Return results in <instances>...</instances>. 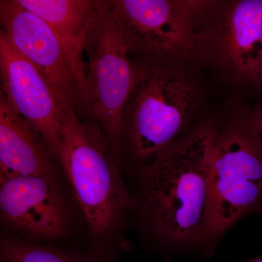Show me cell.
Returning <instances> with one entry per match:
<instances>
[{
    "label": "cell",
    "mask_w": 262,
    "mask_h": 262,
    "mask_svg": "<svg viewBox=\"0 0 262 262\" xmlns=\"http://www.w3.org/2000/svg\"><path fill=\"white\" fill-rule=\"evenodd\" d=\"M217 133L199 127L134 171L132 210L154 251L202 258L208 178Z\"/></svg>",
    "instance_id": "cell-1"
},
{
    "label": "cell",
    "mask_w": 262,
    "mask_h": 262,
    "mask_svg": "<svg viewBox=\"0 0 262 262\" xmlns=\"http://www.w3.org/2000/svg\"><path fill=\"white\" fill-rule=\"evenodd\" d=\"M57 160L83 213L90 248L117 256L130 250L125 233L132 196L98 122L82 121L74 110H66Z\"/></svg>",
    "instance_id": "cell-2"
},
{
    "label": "cell",
    "mask_w": 262,
    "mask_h": 262,
    "mask_svg": "<svg viewBox=\"0 0 262 262\" xmlns=\"http://www.w3.org/2000/svg\"><path fill=\"white\" fill-rule=\"evenodd\" d=\"M196 105L192 86L161 64L134 67V81L122 115V151L135 170L145 166L187 133Z\"/></svg>",
    "instance_id": "cell-3"
},
{
    "label": "cell",
    "mask_w": 262,
    "mask_h": 262,
    "mask_svg": "<svg viewBox=\"0 0 262 262\" xmlns=\"http://www.w3.org/2000/svg\"><path fill=\"white\" fill-rule=\"evenodd\" d=\"M261 211V136L251 125L217 134L208 178L202 258H211L224 236L239 220Z\"/></svg>",
    "instance_id": "cell-4"
},
{
    "label": "cell",
    "mask_w": 262,
    "mask_h": 262,
    "mask_svg": "<svg viewBox=\"0 0 262 262\" xmlns=\"http://www.w3.org/2000/svg\"><path fill=\"white\" fill-rule=\"evenodd\" d=\"M84 52L88 57L85 87L89 113L107 138L119 166L125 168L122 115L132 88L134 67L112 17L108 1H99L97 15L88 32Z\"/></svg>",
    "instance_id": "cell-5"
},
{
    "label": "cell",
    "mask_w": 262,
    "mask_h": 262,
    "mask_svg": "<svg viewBox=\"0 0 262 262\" xmlns=\"http://www.w3.org/2000/svg\"><path fill=\"white\" fill-rule=\"evenodd\" d=\"M110 13L128 52L159 57L196 54L194 24L210 5L192 0H112Z\"/></svg>",
    "instance_id": "cell-6"
},
{
    "label": "cell",
    "mask_w": 262,
    "mask_h": 262,
    "mask_svg": "<svg viewBox=\"0 0 262 262\" xmlns=\"http://www.w3.org/2000/svg\"><path fill=\"white\" fill-rule=\"evenodd\" d=\"M0 22L13 47L42 73L62 101L77 115L89 111L68 53L51 27L18 0L0 1Z\"/></svg>",
    "instance_id": "cell-7"
},
{
    "label": "cell",
    "mask_w": 262,
    "mask_h": 262,
    "mask_svg": "<svg viewBox=\"0 0 262 262\" xmlns=\"http://www.w3.org/2000/svg\"><path fill=\"white\" fill-rule=\"evenodd\" d=\"M0 77L1 94L42 135L57 160L62 119L65 110L71 108L42 73L17 51L3 31L0 32Z\"/></svg>",
    "instance_id": "cell-8"
},
{
    "label": "cell",
    "mask_w": 262,
    "mask_h": 262,
    "mask_svg": "<svg viewBox=\"0 0 262 262\" xmlns=\"http://www.w3.org/2000/svg\"><path fill=\"white\" fill-rule=\"evenodd\" d=\"M1 218L29 241L64 237L69 220L56 176L0 177Z\"/></svg>",
    "instance_id": "cell-9"
},
{
    "label": "cell",
    "mask_w": 262,
    "mask_h": 262,
    "mask_svg": "<svg viewBox=\"0 0 262 262\" xmlns=\"http://www.w3.org/2000/svg\"><path fill=\"white\" fill-rule=\"evenodd\" d=\"M42 135L0 95V177L56 176V165Z\"/></svg>",
    "instance_id": "cell-10"
},
{
    "label": "cell",
    "mask_w": 262,
    "mask_h": 262,
    "mask_svg": "<svg viewBox=\"0 0 262 262\" xmlns=\"http://www.w3.org/2000/svg\"><path fill=\"white\" fill-rule=\"evenodd\" d=\"M221 46L227 61L257 81L262 69V0L236 2L224 14Z\"/></svg>",
    "instance_id": "cell-11"
},
{
    "label": "cell",
    "mask_w": 262,
    "mask_h": 262,
    "mask_svg": "<svg viewBox=\"0 0 262 262\" xmlns=\"http://www.w3.org/2000/svg\"><path fill=\"white\" fill-rule=\"evenodd\" d=\"M25 9L44 20L61 39L80 81L87 105L83 53L98 0H18Z\"/></svg>",
    "instance_id": "cell-12"
},
{
    "label": "cell",
    "mask_w": 262,
    "mask_h": 262,
    "mask_svg": "<svg viewBox=\"0 0 262 262\" xmlns=\"http://www.w3.org/2000/svg\"><path fill=\"white\" fill-rule=\"evenodd\" d=\"M0 254L3 262H119L116 255L34 244L8 232L2 234Z\"/></svg>",
    "instance_id": "cell-13"
},
{
    "label": "cell",
    "mask_w": 262,
    "mask_h": 262,
    "mask_svg": "<svg viewBox=\"0 0 262 262\" xmlns=\"http://www.w3.org/2000/svg\"><path fill=\"white\" fill-rule=\"evenodd\" d=\"M250 125L254 128V130L258 133V135L261 136L262 139V110L253 118Z\"/></svg>",
    "instance_id": "cell-14"
},
{
    "label": "cell",
    "mask_w": 262,
    "mask_h": 262,
    "mask_svg": "<svg viewBox=\"0 0 262 262\" xmlns=\"http://www.w3.org/2000/svg\"><path fill=\"white\" fill-rule=\"evenodd\" d=\"M163 262H173L171 260H165V261ZM245 262H262V256L259 258H255V259L250 260V261H245Z\"/></svg>",
    "instance_id": "cell-15"
},
{
    "label": "cell",
    "mask_w": 262,
    "mask_h": 262,
    "mask_svg": "<svg viewBox=\"0 0 262 262\" xmlns=\"http://www.w3.org/2000/svg\"><path fill=\"white\" fill-rule=\"evenodd\" d=\"M257 82H260V83L262 84V69L261 72H260L259 77H258Z\"/></svg>",
    "instance_id": "cell-16"
},
{
    "label": "cell",
    "mask_w": 262,
    "mask_h": 262,
    "mask_svg": "<svg viewBox=\"0 0 262 262\" xmlns=\"http://www.w3.org/2000/svg\"><path fill=\"white\" fill-rule=\"evenodd\" d=\"M1 262H3V261H1Z\"/></svg>",
    "instance_id": "cell-17"
}]
</instances>
